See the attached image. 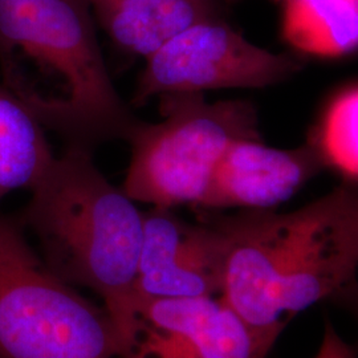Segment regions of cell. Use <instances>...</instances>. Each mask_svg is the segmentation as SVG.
Returning <instances> with one entry per match:
<instances>
[{"label":"cell","instance_id":"8992f818","mask_svg":"<svg viewBox=\"0 0 358 358\" xmlns=\"http://www.w3.org/2000/svg\"><path fill=\"white\" fill-rule=\"evenodd\" d=\"M289 53H273L236 32L219 16L198 22L146 57L131 103L153 96L229 88H267L297 73L303 64Z\"/></svg>","mask_w":358,"mask_h":358},{"label":"cell","instance_id":"8fae6325","mask_svg":"<svg viewBox=\"0 0 358 358\" xmlns=\"http://www.w3.org/2000/svg\"><path fill=\"white\" fill-rule=\"evenodd\" d=\"M280 34L299 55L343 59L358 48V0H279Z\"/></svg>","mask_w":358,"mask_h":358},{"label":"cell","instance_id":"9a60e30c","mask_svg":"<svg viewBox=\"0 0 358 358\" xmlns=\"http://www.w3.org/2000/svg\"><path fill=\"white\" fill-rule=\"evenodd\" d=\"M220 1H224V3H234V1H239V0H220ZM275 1H279V0H275Z\"/></svg>","mask_w":358,"mask_h":358},{"label":"cell","instance_id":"277c9868","mask_svg":"<svg viewBox=\"0 0 358 358\" xmlns=\"http://www.w3.org/2000/svg\"><path fill=\"white\" fill-rule=\"evenodd\" d=\"M159 122L140 121L122 190L134 202L173 208L199 206L232 142L262 140L256 106L245 100L207 103L203 93L162 94Z\"/></svg>","mask_w":358,"mask_h":358},{"label":"cell","instance_id":"4fadbf2b","mask_svg":"<svg viewBox=\"0 0 358 358\" xmlns=\"http://www.w3.org/2000/svg\"><path fill=\"white\" fill-rule=\"evenodd\" d=\"M306 142L315 149L324 169H332L343 182L357 185V81L348 83L333 93Z\"/></svg>","mask_w":358,"mask_h":358},{"label":"cell","instance_id":"5bb4252c","mask_svg":"<svg viewBox=\"0 0 358 358\" xmlns=\"http://www.w3.org/2000/svg\"><path fill=\"white\" fill-rule=\"evenodd\" d=\"M315 358H356L353 348L328 324L322 336L320 349Z\"/></svg>","mask_w":358,"mask_h":358},{"label":"cell","instance_id":"7a4b0ae2","mask_svg":"<svg viewBox=\"0 0 358 358\" xmlns=\"http://www.w3.org/2000/svg\"><path fill=\"white\" fill-rule=\"evenodd\" d=\"M0 75L66 148L128 141L141 121L113 85L85 0H0Z\"/></svg>","mask_w":358,"mask_h":358},{"label":"cell","instance_id":"30bf717a","mask_svg":"<svg viewBox=\"0 0 358 358\" xmlns=\"http://www.w3.org/2000/svg\"><path fill=\"white\" fill-rule=\"evenodd\" d=\"M121 51L149 57L198 22L219 17V0H85Z\"/></svg>","mask_w":358,"mask_h":358},{"label":"cell","instance_id":"3957f363","mask_svg":"<svg viewBox=\"0 0 358 358\" xmlns=\"http://www.w3.org/2000/svg\"><path fill=\"white\" fill-rule=\"evenodd\" d=\"M29 192L19 223L36 236L43 263L60 280L99 294L118 332L136 280L143 211L78 148L53 155Z\"/></svg>","mask_w":358,"mask_h":358},{"label":"cell","instance_id":"9c48e42d","mask_svg":"<svg viewBox=\"0 0 358 358\" xmlns=\"http://www.w3.org/2000/svg\"><path fill=\"white\" fill-rule=\"evenodd\" d=\"M322 170L308 142L294 149H275L262 140H238L217 162L198 207L275 210Z\"/></svg>","mask_w":358,"mask_h":358},{"label":"cell","instance_id":"ba28073f","mask_svg":"<svg viewBox=\"0 0 358 358\" xmlns=\"http://www.w3.org/2000/svg\"><path fill=\"white\" fill-rule=\"evenodd\" d=\"M226 256V236L211 219L190 223L173 208L152 207L143 213L130 300L220 297Z\"/></svg>","mask_w":358,"mask_h":358},{"label":"cell","instance_id":"7c38bea8","mask_svg":"<svg viewBox=\"0 0 358 358\" xmlns=\"http://www.w3.org/2000/svg\"><path fill=\"white\" fill-rule=\"evenodd\" d=\"M52 158L45 129L0 85V199L29 190Z\"/></svg>","mask_w":358,"mask_h":358},{"label":"cell","instance_id":"52a82bcc","mask_svg":"<svg viewBox=\"0 0 358 358\" xmlns=\"http://www.w3.org/2000/svg\"><path fill=\"white\" fill-rule=\"evenodd\" d=\"M118 336L120 358H266L273 346L222 297H133Z\"/></svg>","mask_w":358,"mask_h":358},{"label":"cell","instance_id":"6da1fadb","mask_svg":"<svg viewBox=\"0 0 358 358\" xmlns=\"http://www.w3.org/2000/svg\"><path fill=\"white\" fill-rule=\"evenodd\" d=\"M211 220L227 242L220 297L271 344L296 315L356 285V183L289 213L241 210Z\"/></svg>","mask_w":358,"mask_h":358},{"label":"cell","instance_id":"5b68a950","mask_svg":"<svg viewBox=\"0 0 358 358\" xmlns=\"http://www.w3.org/2000/svg\"><path fill=\"white\" fill-rule=\"evenodd\" d=\"M0 358H120L109 312L55 276L0 217Z\"/></svg>","mask_w":358,"mask_h":358}]
</instances>
